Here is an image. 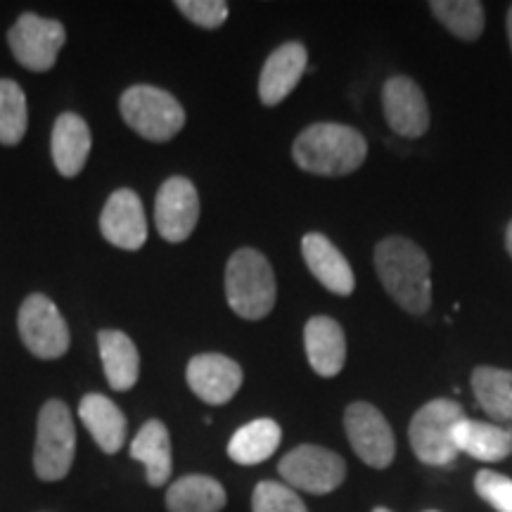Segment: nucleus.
Wrapping results in <instances>:
<instances>
[{
  "label": "nucleus",
  "mask_w": 512,
  "mask_h": 512,
  "mask_svg": "<svg viewBox=\"0 0 512 512\" xmlns=\"http://www.w3.org/2000/svg\"><path fill=\"white\" fill-rule=\"evenodd\" d=\"M375 271L389 297L413 316L432 306V264L425 249L403 235H389L375 247Z\"/></svg>",
  "instance_id": "f257e3e1"
},
{
  "label": "nucleus",
  "mask_w": 512,
  "mask_h": 512,
  "mask_svg": "<svg viewBox=\"0 0 512 512\" xmlns=\"http://www.w3.org/2000/svg\"><path fill=\"white\" fill-rule=\"evenodd\" d=\"M292 157L302 171L316 176H349L361 169L368 157V143L354 126L318 121L299 133Z\"/></svg>",
  "instance_id": "f03ea898"
},
{
  "label": "nucleus",
  "mask_w": 512,
  "mask_h": 512,
  "mask_svg": "<svg viewBox=\"0 0 512 512\" xmlns=\"http://www.w3.org/2000/svg\"><path fill=\"white\" fill-rule=\"evenodd\" d=\"M278 285L271 264L259 249H238L226 266V299L233 313L245 320H261L273 311Z\"/></svg>",
  "instance_id": "7ed1b4c3"
},
{
  "label": "nucleus",
  "mask_w": 512,
  "mask_h": 512,
  "mask_svg": "<svg viewBox=\"0 0 512 512\" xmlns=\"http://www.w3.org/2000/svg\"><path fill=\"white\" fill-rule=\"evenodd\" d=\"M465 415V408L453 399H434L418 408L408 425V441L413 456L432 467H451L458 460L453 430Z\"/></svg>",
  "instance_id": "20e7f679"
},
{
  "label": "nucleus",
  "mask_w": 512,
  "mask_h": 512,
  "mask_svg": "<svg viewBox=\"0 0 512 512\" xmlns=\"http://www.w3.org/2000/svg\"><path fill=\"white\" fill-rule=\"evenodd\" d=\"M76 456L72 411L64 401H48L38 413L34 472L43 482H60L69 475Z\"/></svg>",
  "instance_id": "39448f33"
},
{
  "label": "nucleus",
  "mask_w": 512,
  "mask_h": 512,
  "mask_svg": "<svg viewBox=\"0 0 512 512\" xmlns=\"http://www.w3.org/2000/svg\"><path fill=\"white\" fill-rule=\"evenodd\" d=\"M119 107L126 126L152 143H166L185 126L181 102L157 86H131L121 95Z\"/></svg>",
  "instance_id": "423d86ee"
},
{
  "label": "nucleus",
  "mask_w": 512,
  "mask_h": 512,
  "mask_svg": "<svg viewBox=\"0 0 512 512\" xmlns=\"http://www.w3.org/2000/svg\"><path fill=\"white\" fill-rule=\"evenodd\" d=\"M283 482L294 491L325 496L339 489L347 479V463L325 446L302 444L292 448L278 465Z\"/></svg>",
  "instance_id": "0eeeda50"
},
{
  "label": "nucleus",
  "mask_w": 512,
  "mask_h": 512,
  "mask_svg": "<svg viewBox=\"0 0 512 512\" xmlns=\"http://www.w3.org/2000/svg\"><path fill=\"white\" fill-rule=\"evenodd\" d=\"M344 432L358 458L373 470H387L396 456V437L380 408L354 401L344 411Z\"/></svg>",
  "instance_id": "6e6552de"
},
{
  "label": "nucleus",
  "mask_w": 512,
  "mask_h": 512,
  "mask_svg": "<svg viewBox=\"0 0 512 512\" xmlns=\"http://www.w3.org/2000/svg\"><path fill=\"white\" fill-rule=\"evenodd\" d=\"M19 337H22L24 347L29 354L43 361H53L67 354L69 342V325L62 318L60 309L55 302H50L46 294H29L24 299L22 309H19Z\"/></svg>",
  "instance_id": "1a4fd4ad"
},
{
  "label": "nucleus",
  "mask_w": 512,
  "mask_h": 512,
  "mask_svg": "<svg viewBox=\"0 0 512 512\" xmlns=\"http://www.w3.org/2000/svg\"><path fill=\"white\" fill-rule=\"evenodd\" d=\"M12 57L29 72H48L55 67L57 55L67 41V31L57 19L38 17L34 12H24L12 24L10 34Z\"/></svg>",
  "instance_id": "9d476101"
},
{
  "label": "nucleus",
  "mask_w": 512,
  "mask_h": 512,
  "mask_svg": "<svg viewBox=\"0 0 512 512\" xmlns=\"http://www.w3.org/2000/svg\"><path fill=\"white\" fill-rule=\"evenodd\" d=\"M382 112L401 138H422L430 131V105L411 76L396 74L382 86Z\"/></svg>",
  "instance_id": "9b49d317"
},
{
  "label": "nucleus",
  "mask_w": 512,
  "mask_h": 512,
  "mask_svg": "<svg viewBox=\"0 0 512 512\" xmlns=\"http://www.w3.org/2000/svg\"><path fill=\"white\" fill-rule=\"evenodd\" d=\"M200 221V195L192 181L171 176L162 183L155 202V226L166 242H185Z\"/></svg>",
  "instance_id": "f8f14e48"
},
{
  "label": "nucleus",
  "mask_w": 512,
  "mask_h": 512,
  "mask_svg": "<svg viewBox=\"0 0 512 512\" xmlns=\"http://www.w3.org/2000/svg\"><path fill=\"white\" fill-rule=\"evenodd\" d=\"M185 380L207 406H223L240 392L245 373L238 361L223 354H197L185 368Z\"/></svg>",
  "instance_id": "ddd939ff"
},
{
  "label": "nucleus",
  "mask_w": 512,
  "mask_h": 512,
  "mask_svg": "<svg viewBox=\"0 0 512 512\" xmlns=\"http://www.w3.org/2000/svg\"><path fill=\"white\" fill-rule=\"evenodd\" d=\"M102 238L110 245L136 252L147 240V219L140 197L133 190L121 188L112 192L100 216Z\"/></svg>",
  "instance_id": "4468645a"
},
{
  "label": "nucleus",
  "mask_w": 512,
  "mask_h": 512,
  "mask_svg": "<svg viewBox=\"0 0 512 512\" xmlns=\"http://www.w3.org/2000/svg\"><path fill=\"white\" fill-rule=\"evenodd\" d=\"M309 64V53L302 43L292 41L275 48L261 67L259 76V98L266 107L280 105L290 95L297 83L302 81Z\"/></svg>",
  "instance_id": "2eb2a0df"
},
{
  "label": "nucleus",
  "mask_w": 512,
  "mask_h": 512,
  "mask_svg": "<svg viewBox=\"0 0 512 512\" xmlns=\"http://www.w3.org/2000/svg\"><path fill=\"white\" fill-rule=\"evenodd\" d=\"M302 254L306 266L325 290L339 297H349L356 287V275L347 256L339 252L335 242L323 233H306L302 238Z\"/></svg>",
  "instance_id": "dca6fc26"
},
{
  "label": "nucleus",
  "mask_w": 512,
  "mask_h": 512,
  "mask_svg": "<svg viewBox=\"0 0 512 512\" xmlns=\"http://www.w3.org/2000/svg\"><path fill=\"white\" fill-rule=\"evenodd\" d=\"M304 349L313 373L335 377L347 363V337L342 325L330 316H313L304 328Z\"/></svg>",
  "instance_id": "f3484780"
},
{
  "label": "nucleus",
  "mask_w": 512,
  "mask_h": 512,
  "mask_svg": "<svg viewBox=\"0 0 512 512\" xmlns=\"http://www.w3.org/2000/svg\"><path fill=\"white\" fill-rule=\"evenodd\" d=\"M91 128L79 114L64 112L57 117L53 126V138H50V152H53L55 169L64 178H74L81 174L86 159L91 155Z\"/></svg>",
  "instance_id": "a211bd4d"
},
{
  "label": "nucleus",
  "mask_w": 512,
  "mask_h": 512,
  "mask_svg": "<svg viewBox=\"0 0 512 512\" xmlns=\"http://www.w3.org/2000/svg\"><path fill=\"white\" fill-rule=\"evenodd\" d=\"M79 418L83 422L95 444L100 446L102 453H114L121 451V446L126 444V415L121 413V408L112 399H107L105 394H86L81 399L79 406Z\"/></svg>",
  "instance_id": "6ab92c4d"
},
{
  "label": "nucleus",
  "mask_w": 512,
  "mask_h": 512,
  "mask_svg": "<svg viewBox=\"0 0 512 512\" xmlns=\"http://www.w3.org/2000/svg\"><path fill=\"white\" fill-rule=\"evenodd\" d=\"M458 453H467L479 463H501L512 456V432L494 422L463 418L453 430Z\"/></svg>",
  "instance_id": "aec40b11"
},
{
  "label": "nucleus",
  "mask_w": 512,
  "mask_h": 512,
  "mask_svg": "<svg viewBox=\"0 0 512 512\" xmlns=\"http://www.w3.org/2000/svg\"><path fill=\"white\" fill-rule=\"evenodd\" d=\"M131 458L143 463L150 486H164L174 472L171 437L162 420H147L131 441Z\"/></svg>",
  "instance_id": "412c9836"
},
{
  "label": "nucleus",
  "mask_w": 512,
  "mask_h": 512,
  "mask_svg": "<svg viewBox=\"0 0 512 512\" xmlns=\"http://www.w3.org/2000/svg\"><path fill=\"white\" fill-rule=\"evenodd\" d=\"M102 368L107 382L117 392H128L136 387L140 375V354L136 342L121 330H102L98 335Z\"/></svg>",
  "instance_id": "4be33fe9"
},
{
  "label": "nucleus",
  "mask_w": 512,
  "mask_h": 512,
  "mask_svg": "<svg viewBox=\"0 0 512 512\" xmlns=\"http://www.w3.org/2000/svg\"><path fill=\"white\" fill-rule=\"evenodd\" d=\"M226 503V489L209 475H185L166 491L169 512H221Z\"/></svg>",
  "instance_id": "5701e85b"
},
{
  "label": "nucleus",
  "mask_w": 512,
  "mask_h": 512,
  "mask_svg": "<svg viewBox=\"0 0 512 512\" xmlns=\"http://www.w3.org/2000/svg\"><path fill=\"white\" fill-rule=\"evenodd\" d=\"M283 430L271 418H259L242 425L228 441V458L238 465H259L278 451Z\"/></svg>",
  "instance_id": "b1692460"
},
{
  "label": "nucleus",
  "mask_w": 512,
  "mask_h": 512,
  "mask_svg": "<svg viewBox=\"0 0 512 512\" xmlns=\"http://www.w3.org/2000/svg\"><path fill=\"white\" fill-rule=\"evenodd\" d=\"M470 382L477 403L494 420V425L512 422V370L477 366Z\"/></svg>",
  "instance_id": "393cba45"
},
{
  "label": "nucleus",
  "mask_w": 512,
  "mask_h": 512,
  "mask_svg": "<svg viewBox=\"0 0 512 512\" xmlns=\"http://www.w3.org/2000/svg\"><path fill=\"white\" fill-rule=\"evenodd\" d=\"M430 10L460 41H477L484 34V5L479 0H432Z\"/></svg>",
  "instance_id": "a878e982"
},
{
  "label": "nucleus",
  "mask_w": 512,
  "mask_h": 512,
  "mask_svg": "<svg viewBox=\"0 0 512 512\" xmlns=\"http://www.w3.org/2000/svg\"><path fill=\"white\" fill-rule=\"evenodd\" d=\"M27 95L17 81L0 79V143L17 145L27 136Z\"/></svg>",
  "instance_id": "bb28decb"
},
{
  "label": "nucleus",
  "mask_w": 512,
  "mask_h": 512,
  "mask_svg": "<svg viewBox=\"0 0 512 512\" xmlns=\"http://www.w3.org/2000/svg\"><path fill=\"white\" fill-rule=\"evenodd\" d=\"M252 512H309L299 494L287 484L266 482L256 484L252 494Z\"/></svg>",
  "instance_id": "cd10ccee"
},
{
  "label": "nucleus",
  "mask_w": 512,
  "mask_h": 512,
  "mask_svg": "<svg viewBox=\"0 0 512 512\" xmlns=\"http://www.w3.org/2000/svg\"><path fill=\"white\" fill-rule=\"evenodd\" d=\"M475 491L496 512H512V479L494 470H479Z\"/></svg>",
  "instance_id": "c85d7f7f"
},
{
  "label": "nucleus",
  "mask_w": 512,
  "mask_h": 512,
  "mask_svg": "<svg viewBox=\"0 0 512 512\" xmlns=\"http://www.w3.org/2000/svg\"><path fill=\"white\" fill-rule=\"evenodd\" d=\"M176 8L185 19L202 29H219L228 19V3L223 0H178Z\"/></svg>",
  "instance_id": "c756f323"
},
{
  "label": "nucleus",
  "mask_w": 512,
  "mask_h": 512,
  "mask_svg": "<svg viewBox=\"0 0 512 512\" xmlns=\"http://www.w3.org/2000/svg\"><path fill=\"white\" fill-rule=\"evenodd\" d=\"M505 249H508V254L512 259V219L508 223V228H505Z\"/></svg>",
  "instance_id": "7c9ffc66"
},
{
  "label": "nucleus",
  "mask_w": 512,
  "mask_h": 512,
  "mask_svg": "<svg viewBox=\"0 0 512 512\" xmlns=\"http://www.w3.org/2000/svg\"><path fill=\"white\" fill-rule=\"evenodd\" d=\"M505 29H508V41H510V50H512V5L508 8V17H505Z\"/></svg>",
  "instance_id": "2f4dec72"
},
{
  "label": "nucleus",
  "mask_w": 512,
  "mask_h": 512,
  "mask_svg": "<svg viewBox=\"0 0 512 512\" xmlns=\"http://www.w3.org/2000/svg\"><path fill=\"white\" fill-rule=\"evenodd\" d=\"M373 512H392V510H389V508H375Z\"/></svg>",
  "instance_id": "473e14b6"
},
{
  "label": "nucleus",
  "mask_w": 512,
  "mask_h": 512,
  "mask_svg": "<svg viewBox=\"0 0 512 512\" xmlns=\"http://www.w3.org/2000/svg\"><path fill=\"white\" fill-rule=\"evenodd\" d=\"M427 512H439V510H427Z\"/></svg>",
  "instance_id": "72a5a7b5"
}]
</instances>
